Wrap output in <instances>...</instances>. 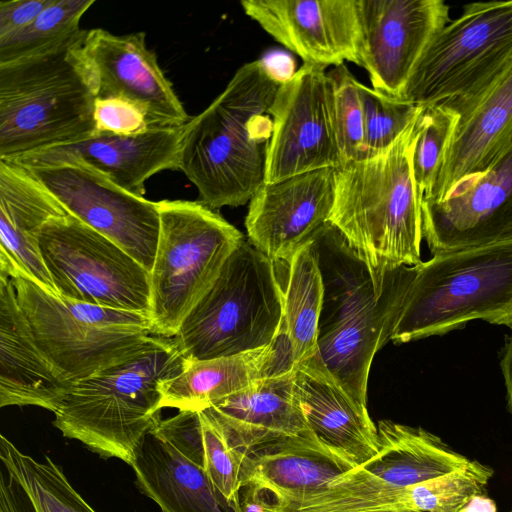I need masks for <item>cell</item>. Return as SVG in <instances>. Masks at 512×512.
Instances as JSON below:
<instances>
[{"label": "cell", "instance_id": "d590c367", "mask_svg": "<svg viewBox=\"0 0 512 512\" xmlns=\"http://www.w3.org/2000/svg\"><path fill=\"white\" fill-rule=\"evenodd\" d=\"M54 0L0 1V38L29 25Z\"/></svg>", "mask_w": 512, "mask_h": 512}, {"label": "cell", "instance_id": "5b68a950", "mask_svg": "<svg viewBox=\"0 0 512 512\" xmlns=\"http://www.w3.org/2000/svg\"><path fill=\"white\" fill-rule=\"evenodd\" d=\"M185 363L172 338L155 335L133 358L73 383L53 412V425L101 457L130 464L161 419V384Z\"/></svg>", "mask_w": 512, "mask_h": 512}, {"label": "cell", "instance_id": "836d02e7", "mask_svg": "<svg viewBox=\"0 0 512 512\" xmlns=\"http://www.w3.org/2000/svg\"><path fill=\"white\" fill-rule=\"evenodd\" d=\"M334 90V115L341 166L367 157L364 113L358 81L345 64L328 72Z\"/></svg>", "mask_w": 512, "mask_h": 512}, {"label": "cell", "instance_id": "f1b7e54d", "mask_svg": "<svg viewBox=\"0 0 512 512\" xmlns=\"http://www.w3.org/2000/svg\"><path fill=\"white\" fill-rule=\"evenodd\" d=\"M379 452L360 465L395 490L434 479L467 466L471 459L421 427L381 420Z\"/></svg>", "mask_w": 512, "mask_h": 512}, {"label": "cell", "instance_id": "4316f807", "mask_svg": "<svg viewBox=\"0 0 512 512\" xmlns=\"http://www.w3.org/2000/svg\"><path fill=\"white\" fill-rule=\"evenodd\" d=\"M129 465L138 489L162 512H239L198 463L153 429L143 437Z\"/></svg>", "mask_w": 512, "mask_h": 512}, {"label": "cell", "instance_id": "9c48e42d", "mask_svg": "<svg viewBox=\"0 0 512 512\" xmlns=\"http://www.w3.org/2000/svg\"><path fill=\"white\" fill-rule=\"evenodd\" d=\"M158 207L149 318L154 335L173 338L244 236L199 200H161Z\"/></svg>", "mask_w": 512, "mask_h": 512}, {"label": "cell", "instance_id": "9a60e30c", "mask_svg": "<svg viewBox=\"0 0 512 512\" xmlns=\"http://www.w3.org/2000/svg\"><path fill=\"white\" fill-rule=\"evenodd\" d=\"M422 234L432 254L512 238V143L484 173L458 182L442 200L422 198Z\"/></svg>", "mask_w": 512, "mask_h": 512}, {"label": "cell", "instance_id": "52a82bcc", "mask_svg": "<svg viewBox=\"0 0 512 512\" xmlns=\"http://www.w3.org/2000/svg\"><path fill=\"white\" fill-rule=\"evenodd\" d=\"M278 264L248 238L172 338L187 360L233 356L268 346L282 321Z\"/></svg>", "mask_w": 512, "mask_h": 512}, {"label": "cell", "instance_id": "d4e9b609", "mask_svg": "<svg viewBox=\"0 0 512 512\" xmlns=\"http://www.w3.org/2000/svg\"><path fill=\"white\" fill-rule=\"evenodd\" d=\"M294 368L291 346L280 325L274 340L263 348L214 359H186L182 371L161 384V406L179 411L204 410L257 380Z\"/></svg>", "mask_w": 512, "mask_h": 512}, {"label": "cell", "instance_id": "d6986e66", "mask_svg": "<svg viewBox=\"0 0 512 512\" xmlns=\"http://www.w3.org/2000/svg\"><path fill=\"white\" fill-rule=\"evenodd\" d=\"M185 125L150 127L131 135L94 132L74 142L6 161L21 166L79 161L101 172L121 188L144 196L145 183L150 177L164 170H178Z\"/></svg>", "mask_w": 512, "mask_h": 512}, {"label": "cell", "instance_id": "d6a6232c", "mask_svg": "<svg viewBox=\"0 0 512 512\" xmlns=\"http://www.w3.org/2000/svg\"><path fill=\"white\" fill-rule=\"evenodd\" d=\"M367 157L388 149L417 118L421 106L384 95L358 82ZM366 157V158H367Z\"/></svg>", "mask_w": 512, "mask_h": 512}, {"label": "cell", "instance_id": "30bf717a", "mask_svg": "<svg viewBox=\"0 0 512 512\" xmlns=\"http://www.w3.org/2000/svg\"><path fill=\"white\" fill-rule=\"evenodd\" d=\"M512 62V0L474 2L430 41L401 100L460 116Z\"/></svg>", "mask_w": 512, "mask_h": 512}, {"label": "cell", "instance_id": "277c9868", "mask_svg": "<svg viewBox=\"0 0 512 512\" xmlns=\"http://www.w3.org/2000/svg\"><path fill=\"white\" fill-rule=\"evenodd\" d=\"M84 33L47 53L0 65V159L95 132L97 82L82 50Z\"/></svg>", "mask_w": 512, "mask_h": 512}, {"label": "cell", "instance_id": "ac0fdd59", "mask_svg": "<svg viewBox=\"0 0 512 512\" xmlns=\"http://www.w3.org/2000/svg\"><path fill=\"white\" fill-rule=\"evenodd\" d=\"M251 19L304 64L360 66L356 0H242Z\"/></svg>", "mask_w": 512, "mask_h": 512}, {"label": "cell", "instance_id": "2e32d148", "mask_svg": "<svg viewBox=\"0 0 512 512\" xmlns=\"http://www.w3.org/2000/svg\"><path fill=\"white\" fill-rule=\"evenodd\" d=\"M335 185V168L264 183L249 202L247 238L272 262L288 264L329 222Z\"/></svg>", "mask_w": 512, "mask_h": 512}, {"label": "cell", "instance_id": "7c38bea8", "mask_svg": "<svg viewBox=\"0 0 512 512\" xmlns=\"http://www.w3.org/2000/svg\"><path fill=\"white\" fill-rule=\"evenodd\" d=\"M325 69L303 64L278 88L268 110L273 126L264 183L341 166L334 90Z\"/></svg>", "mask_w": 512, "mask_h": 512}, {"label": "cell", "instance_id": "e0dca14e", "mask_svg": "<svg viewBox=\"0 0 512 512\" xmlns=\"http://www.w3.org/2000/svg\"><path fill=\"white\" fill-rule=\"evenodd\" d=\"M82 50L96 76L97 98L136 103L150 127H178L190 121L156 54L148 49L144 32L115 35L102 28L85 30Z\"/></svg>", "mask_w": 512, "mask_h": 512}, {"label": "cell", "instance_id": "5bb4252c", "mask_svg": "<svg viewBox=\"0 0 512 512\" xmlns=\"http://www.w3.org/2000/svg\"><path fill=\"white\" fill-rule=\"evenodd\" d=\"M360 66L373 89L401 98L425 49L449 23L442 0H356Z\"/></svg>", "mask_w": 512, "mask_h": 512}, {"label": "cell", "instance_id": "8d00e7d4", "mask_svg": "<svg viewBox=\"0 0 512 512\" xmlns=\"http://www.w3.org/2000/svg\"><path fill=\"white\" fill-rule=\"evenodd\" d=\"M500 366L506 387L508 409L512 414V333L506 337L501 351Z\"/></svg>", "mask_w": 512, "mask_h": 512}, {"label": "cell", "instance_id": "ffe728a7", "mask_svg": "<svg viewBox=\"0 0 512 512\" xmlns=\"http://www.w3.org/2000/svg\"><path fill=\"white\" fill-rule=\"evenodd\" d=\"M357 466L314 436H290L242 454L240 493L265 509L319 493Z\"/></svg>", "mask_w": 512, "mask_h": 512}, {"label": "cell", "instance_id": "74e56055", "mask_svg": "<svg viewBox=\"0 0 512 512\" xmlns=\"http://www.w3.org/2000/svg\"><path fill=\"white\" fill-rule=\"evenodd\" d=\"M457 512H497L495 502L481 494L472 496Z\"/></svg>", "mask_w": 512, "mask_h": 512}, {"label": "cell", "instance_id": "f35d334b", "mask_svg": "<svg viewBox=\"0 0 512 512\" xmlns=\"http://www.w3.org/2000/svg\"><path fill=\"white\" fill-rule=\"evenodd\" d=\"M510 512H512V508H511Z\"/></svg>", "mask_w": 512, "mask_h": 512}, {"label": "cell", "instance_id": "4dcf8cb0", "mask_svg": "<svg viewBox=\"0 0 512 512\" xmlns=\"http://www.w3.org/2000/svg\"><path fill=\"white\" fill-rule=\"evenodd\" d=\"M94 0H54L29 25L0 38V65L52 51L78 37Z\"/></svg>", "mask_w": 512, "mask_h": 512}, {"label": "cell", "instance_id": "f546056e", "mask_svg": "<svg viewBox=\"0 0 512 512\" xmlns=\"http://www.w3.org/2000/svg\"><path fill=\"white\" fill-rule=\"evenodd\" d=\"M281 326L289 340L295 366L315 355L324 286L312 239L286 264Z\"/></svg>", "mask_w": 512, "mask_h": 512}, {"label": "cell", "instance_id": "4fadbf2b", "mask_svg": "<svg viewBox=\"0 0 512 512\" xmlns=\"http://www.w3.org/2000/svg\"><path fill=\"white\" fill-rule=\"evenodd\" d=\"M22 167L69 214L115 242L151 272L159 237L158 202L121 188L79 161Z\"/></svg>", "mask_w": 512, "mask_h": 512}, {"label": "cell", "instance_id": "7a4b0ae2", "mask_svg": "<svg viewBox=\"0 0 512 512\" xmlns=\"http://www.w3.org/2000/svg\"><path fill=\"white\" fill-rule=\"evenodd\" d=\"M417 133L416 118L388 149L336 169L329 222L366 264L377 289L396 268L422 262L423 197L412 169Z\"/></svg>", "mask_w": 512, "mask_h": 512}, {"label": "cell", "instance_id": "cb8c5ba5", "mask_svg": "<svg viewBox=\"0 0 512 512\" xmlns=\"http://www.w3.org/2000/svg\"><path fill=\"white\" fill-rule=\"evenodd\" d=\"M295 391L313 436L357 467L379 452L377 426L314 357L295 366Z\"/></svg>", "mask_w": 512, "mask_h": 512}, {"label": "cell", "instance_id": "83f0119b", "mask_svg": "<svg viewBox=\"0 0 512 512\" xmlns=\"http://www.w3.org/2000/svg\"><path fill=\"white\" fill-rule=\"evenodd\" d=\"M0 512H97L49 456L36 458L0 436Z\"/></svg>", "mask_w": 512, "mask_h": 512}, {"label": "cell", "instance_id": "603a6c76", "mask_svg": "<svg viewBox=\"0 0 512 512\" xmlns=\"http://www.w3.org/2000/svg\"><path fill=\"white\" fill-rule=\"evenodd\" d=\"M512 143V62L459 117L430 192L442 200L461 180L487 171Z\"/></svg>", "mask_w": 512, "mask_h": 512}, {"label": "cell", "instance_id": "ba28073f", "mask_svg": "<svg viewBox=\"0 0 512 512\" xmlns=\"http://www.w3.org/2000/svg\"><path fill=\"white\" fill-rule=\"evenodd\" d=\"M10 278L39 348L71 384L133 358L155 336L148 314L70 300L22 274Z\"/></svg>", "mask_w": 512, "mask_h": 512}, {"label": "cell", "instance_id": "6da1fadb", "mask_svg": "<svg viewBox=\"0 0 512 512\" xmlns=\"http://www.w3.org/2000/svg\"><path fill=\"white\" fill-rule=\"evenodd\" d=\"M284 80L263 59L245 63L185 125L178 170L209 208L244 205L264 184L273 126L268 110Z\"/></svg>", "mask_w": 512, "mask_h": 512}, {"label": "cell", "instance_id": "484cf974", "mask_svg": "<svg viewBox=\"0 0 512 512\" xmlns=\"http://www.w3.org/2000/svg\"><path fill=\"white\" fill-rule=\"evenodd\" d=\"M204 410L243 455L282 438L313 436L296 395L295 368L257 380Z\"/></svg>", "mask_w": 512, "mask_h": 512}, {"label": "cell", "instance_id": "1f68e13d", "mask_svg": "<svg viewBox=\"0 0 512 512\" xmlns=\"http://www.w3.org/2000/svg\"><path fill=\"white\" fill-rule=\"evenodd\" d=\"M459 115L439 105L421 106L417 117V138L412 153V169L419 193L426 196L442 165Z\"/></svg>", "mask_w": 512, "mask_h": 512}, {"label": "cell", "instance_id": "8fae6325", "mask_svg": "<svg viewBox=\"0 0 512 512\" xmlns=\"http://www.w3.org/2000/svg\"><path fill=\"white\" fill-rule=\"evenodd\" d=\"M44 264L60 296L116 310L150 311V273L115 242L75 216L47 221Z\"/></svg>", "mask_w": 512, "mask_h": 512}, {"label": "cell", "instance_id": "44dd1931", "mask_svg": "<svg viewBox=\"0 0 512 512\" xmlns=\"http://www.w3.org/2000/svg\"><path fill=\"white\" fill-rule=\"evenodd\" d=\"M67 214L27 169L0 159V273L22 274L59 295L42 259L39 236L47 221Z\"/></svg>", "mask_w": 512, "mask_h": 512}, {"label": "cell", "instance_id": "8992f818", "mask_svg": "<svg viewBox=\"0 0 512 512\" xmlns=\"http://www.w3.org/2000/svg\"><path fill=\"white\" fill-rule=\"evenodd\" d=\"M475 319L512 330V238L419 263L390 340L443 335Z\"/></svg>", "mask_w": 512, "mask_h": 512}, {"label": "cell", "instance_id": "7402d4cb", "mask_svg": "<svg viewBox=\"0 0 512 512\" xmlns=\"http://www.w3.org/2000/svg\"><path fill=\"white\" fill-rule=\"evenodd\" d=\"M71 385L39 348L11 278L0 273V406L54 412Z\"/></svg>", "mask_w": 512, "mask_h": 512}, {"label": "cell", "instance_id": "3957f363", "mask_svg": "<svg viewBox=\"0 0 512 512\" xmlns=\"http://www.w3.org/2000/svg\"><path fill=\"white\" fill-rule=\"evenodd\" d=\"M324 296L314 357L359 404L376 352L391 338L417 265L393 270L377 289L366 264L337 233L315 243Z\"/></svg>", "mask_w": 512, "mask_h": 512}, {"label": "cell", "instance_id": "e575fe53", "mask_svg": "<svg viewBox=\"0 0 512 512\" xmlns=\"http://www.w3.org/2000/svg\"><path fill=\"white\" fill-rule=\"evenodd\" d=\"M95 132L119 135L141 133L150 128L147 115L136 103L124 98H96Z\"/></svg>", "mask_w": 512, "mask_h": 512}]
</instances>
